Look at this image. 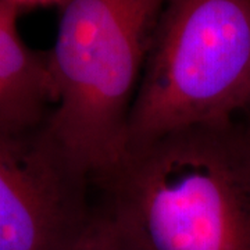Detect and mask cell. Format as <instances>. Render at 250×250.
I'll list each match as a JSON object with an SVG mask.
<instances>
[{"instance_id": "52a82bcc", "label": "cell", "mask_w": 250, "mask_h": 250, "mask_svg": "<svg viewBox=\"0 0 250 250\" xmlns=\"http://www.w3.org/2000/svg\"><path fill=\"white\" fill-rule=\"evenodd\" d=\"M20 7L24 9H32V7H45V6H53L60 4L62 6L67 0H16Z\"/></svg>"}, {"instance_id": "3957f363", "label": "cell", "mask_w": 250, "mask_h": 250, "mask_svg": "<svg viewBox=\"0 0 250 250\" xmlns=\"http://www.w3.org/2000/svg\"><path fill=\"white\" fill-rule=\"evenodd\" d=\"M250 108V0H167L129 118L128 147Z\"/></svg>"}, {"instance_id": "5b68a950", "label": "cell", "mask_w": 250, "mask_h": 250, "mask_svg": "<svg viewBox=\"0 0 250 250\" xmlns=\"http://www.w3.org/2000/svg\"><path fill=\"white\" fill-rule=\"evenodd\" d=\"M16 0H0V128L25 132L43 126L56 104L49 52L22 41Z\"/></svg>"}, {"instance_id": "7a4b0ae2", "label": "cell", "mask_w": 250, "mask_h": 250, "mask_svg": "<svg viewBox=\"0 0 250 250\" xmlns=\"http://www.w3.org/2000/svg\"><path fill=\"white\" fill-rule=\"evenodd\" d=\"M167 0H67L49 52L56 104L42 131L102 185L128 150L131 110Z\"/></svg>"}, {"instance_id": "9c48e42d", "label": "cell", "mask_w": 250, "mask_h": 250, "mask_svg": "<svg viewBox=\"0 0 250 250\" xmlns=\"http://www.w3.org/2000/svg\"><path fill=\"white\" fill-rule=\"evenodd\" d=\"M246 131H248V134H249V136H250V131H249V129H248V128H246Z\"/></svg>"}, {"instance_id": "ba28073f", "label": "cell", "mask_w": 250, "mask_h": 250, "mask_svg": "<svg viewBox=\"0 0 250 250\" xmlns=\"http://www.w3.org/2000/svg\"><path fill=\"white\" fill-rule=\"evenodd\" d=\"M246 114H248V116L250 117V108H249V111H248V113H246ZM246 128H248V129H249V131H250V124L248 125V126H246Z\"/></svg>"}, {"instance_id": "8992f818", "label": "cell", "mask_w": 250, "mask_h": 250, "mask_svg": "<svg viewBox=\"0 0 250 250\" xmlns=\"http://www.w3.org/2000/svg\"><path fill=\"white\" fill-rule=\"evenodd\" d=\"M68 250H147L107 207L92 211Z\"/></svg>"}, {"instance_id": "277c9868", "label": "cell", "mask_w": 250, "mask_h": 250, "mask_svg": "<svg viewBox=\"0 0 250 250\" xmlns=\"http://www.w3.org/2000/svg\"><path fill=\"white\" fill-rule=\"evenodd\" d=\"M90 184L72 170L42 126L0 128V250H68L93 210Z\"/></svg>"}, {"instance_id": "6da1fadb", "label": "cell", "mask_w": 250, "mask_h": 250, "mask_svg": "<svg viewBox=\"0 0 250 250\" xmlns=\"http://www.w3.org/2000/svg\"><path fill=\"white\" fill-rule=\"evenodd\" d=\"M102 187L147 250H250V136L238 123L129 146Z\"/></svg>"}]
</instances>
